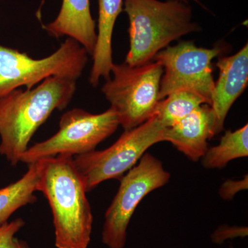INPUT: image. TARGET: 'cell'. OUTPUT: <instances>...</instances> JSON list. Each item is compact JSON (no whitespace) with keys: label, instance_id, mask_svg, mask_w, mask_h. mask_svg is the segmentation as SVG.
Here are the masks:
<instances>
[{"label":"cell","instance_id":"cell-1","mask_svg":"<svg viewBox=\"0 0 248 248\" xmlns=\"http://www.w3.org/2000/svg\"><path fill=\"white\" fill-rule=\"evenodd\" d=\"M76 82L50 77L33 89H16L0 98V155L11 166L20 162L34 134L53 111L68 107L76 93Z\"/></svg>","mask_w":248,"mask_h":248},{"label":"cell","instance_id":"cell-2","mask_svg":"<svg viewBox=\"0 0 248 248\" xmlns=\"http://www.w3.org/2000/svg\"><path fill=\"white\" fill-rule=\"evenodd\" d=\"M37 191L45 195L53 215L57 248H88L93 217L84 184L73 156L41 159Z\"/></svg>","mask_w":248,"mask_h":248},{"label":"cell","instance_id":"cell-3","mask_svg":"<svg viewBox=\"0 0 248 248\" xmlns=\"http://www.w3.org/2000/svg\"><path fill=\"white\" fill-rule=\"evenodd\" d=\"M129 20L130 49L125 62L136 66L183 36L201 31L187 0H124Z\"/></svg>","mask_w":248,"mask_h":248},{"label":"cell","instance_id":"cell-4","mask_svg":"<svg viewBox=\"0 0 248 248\" xmlns=\"http://www.w3.org/2000/svg\"><path fill=\"white\" fill-rule=\"evenodd\" d=\"M113 78L107 80L102 91L117 113L120 125L131 130L153 117L159 99L164 68L159 62L141 66L113 63Z\"/></svg>","mask_w":248,"mask_h":248},{"label":"cell","instance_id":"cell-5","mask_svg":"<svg viewBox=\"0 0 248 248\" xmlns=\"http://www.w3.org/2000/svg\"><path fill=\"white\" fill-rule=\"evenodd\" d=\"M89 61L86 49L68 37L60 48L46 58H31L27 53L0 45V98L14 90H27L50 77L76 80Z\"/></svg>","mask_w":248,"mask_h":248},{"label":"cell","instance_id":"cell-6","mask_svg":"<svg viewBox=\"0 0 248 248\" xmlns=\"http://www.w3.org/2000/svg\"><path fill=\"white\" fill-rule=\"evenodd\" d=\"M165 129L153 115L136 128L125 130L107 149L77 155L73 162L86 192L104 181L122 179L150 147L164 141Z\"/></svg>","mask_w":248,"mask_h":248},{"label":"cell","instance_id":"cell-7","mask_svg":"<svg viewBox=\"0 0 248 248\" xmlns=\"http://www.w3.org/2000/svg\"><path fill=\"white\" fill-rule=\"evenodd\" d=\"M119 125L117 113L111 108L100 114L71 109L60 118L58 133L29 147L20 161L29 164L58 155L86 154L94 151L101 142L115 133Z\"/></svg>","mask_w":248,"mask_h":248},{"label":"cell","instance_id":"cell-8","mask_svg":"<svg viewBox=\"0 0 248 248\" xmlns=\"http://www.w3.org/2000/svg\"><path fill=\"white\" fill-rule=\"evenodd\" d=\"M170 174L159 159L149 153L123 176L120 188L105 215L103 244L108 248H124L127 229L135 209L150 192L166 185Z\"/></svg>","mask_w":248,"mask_h":248},{"label":"cell","instance_id":"cell-9","mask_svg":"<svg viewBox=\"0 0 248 248\" xmlns=\"http://www.w3.org/2000/svg\"><path fill=\"white\" fill-rule=\"evenodd\" d=\"M221 51L218 46L200 48L185 41L159 51L153 60L159 62L164 68L160 100L171 93L187 91L200 96L210 107L215 84L212 61Z\"/></svg>","mask_w":248,"mask_h":248},{"label":"cell","instance_id":"cell-10","mask_svg":"<svg viewBox=\"0 0 248 248\" xmlns=\"http://www.w3.org/2000/svg\"><path fill=\"white\" fill-rule=\"evenodd\" d=\"M217 120L211 107L203 104L189 115L165 129L164 141L172 143L193 161L208 151V140L216 135Z\"/></svg>","mask_w":248,"mask_h":248},{"label":"cell","instance_id":"cell-11","mask_svg":"<svg viewBox=\"0 0 248 248\" xmlns=\"http://www.w3.org/2000/svg\"><path fill=\"white\" fill-rule=\"evenodd\" d=\"M217 66L219 77L215 84L210 106L216 117V135L223 130L230 109L247 88L248 44L234 55L218 59Z\"/></svg>","mask_w":248,"mask_h":248},{"label":"cell","instance_id":"cell-12","mask_svg":"<svg viewBox=\"0 0 248 248\" xmlns=\"http://www.w3.org/2000/svg\"><path fill=\"white\" fill-rule=\"evenodd\" d=\"M43 29L55 38L67 36L73 39L93 56L97 32L90 0H62L58 16Z\"/></svg>","mask_w":248,"mask_h":248},{"label":"cell","instance_id":"cell-13","mask_svg":"<svg viewBox=\"0 0 248 248\" xmlns=\"http://www.w3.org/2000/svg\"><path fill=\"white\" fill-rule=\"evenodd\" d=\"M99 6L97 42L93 55L89 82L98 86L101 78L110 79L112 61V39L116 20L123 11L124 0H97Z\"/></svg>","mask_w":248,"mask_h":248},{"label":"cell","instance_id":"cell-14","mask_svg":"<svg viewBox=\"0 0 248 248\" xmlns=\"http://www.w3.org/2000/svg\"><path fill=\"white\" fill-rule=\"evenodd\" d=\"M42 161L29 164L27 172L17 182L0 189V224L8 222L11 215L28 204L35 203L40 181Z\"/></svg>","mask_w":248,"mask_h":248},{"label":"cell","instance_id":"cell-15","mask_svg":"<svg viewBox=\"0 0 248 248\" xmlns=\"http://www.w3.org/2000/svg\"><path fill=\"white\" fill-rule=\"evenodd\" d=\"M248 156V125L232 132L228 130L218 146L209 148L202 157L205 169H223L232 160Z\"/></svg>","mask_w":248,"mask_h":248},{"label":"cell","instance_id":"cell-16","mask_svg":"<svg viewBox=\"0 0 248 248\" xmlns=\"http://www.w3.org/2000/svg\"><path fill=\"white\" fill-rule=\"evenodd\" d=\"M203 104H206L200 96L187 91H177L160 101L153 115L163 126L168 128Z\"/></svg>","mask_w":248,"mask_h":248},{"label":"cell","instance_id":"cell-17","mask_svg":"<svg viewBox=\"0 0 248 248\" xmlns=\"http://www.w3.org/2000/svg\"><path fill=\"white\" fill-rule=\"evenodd\" d=\"M24 225L25 221L21 218L0 224V248H30L26 241L16 236Z\"/></svg>","mask_w":248,"mask_h":248},{"label":"cell","instance_id":"cell-18","mask_svg":"<svg viewBox=\"0 0 248 248\" xmlns=\"http://www.w3.org/2000/svg\"><path fill=\"white\" fill-rule=\"evenodd\" d=\"M248 234V228L246 226H229L222 225L218 227L211 235L214 244L221 245L228 239L245 238Z\"/></svg>","mask_w":248,"mask_h":248},{"label":"cell","instance_id":"cell-19","mask_svg":"<svg viewBox=\"0 0 248 248\" xmlns=\"http://www.w3.org/2000/svg\"><path fill=\"white\" fill-rule=\"evenodd\" d=\"M248 175L245 176L242 180H228L223 183L219 189V195L224 200H232L233 197L239 191L248 189Z\"/></svg>","mask_w":248,"mask_h":248},{"label":"cell","instance_id":"cell-20","mask_svg":"<svg viewBox=\"0 0 248 248\" xmlns=\"http://www.w3.org/2000/svg\"><path fill=\"white\" fill-rule=\"evenodd\" d=\"M194 1H196V2L198 3L199 4H200L201 6H203L202 4H201V2L199 0H193Z\"/></svg>","mask_w":248,"mask_h":248},{"label":"cell","instance_id":"cell-21","mask_svg":"<svg viewBox=\"0 0 248 248\" xmlns=\"http://www.w3.org/2000/svg\"><path fill=\"white\" fill-rule=\"evenodd\" d=\"M230 248H234V247H233L232 246H230Z\"/></svg>","mask_w":248,"mask_h":248}]
</instances>
